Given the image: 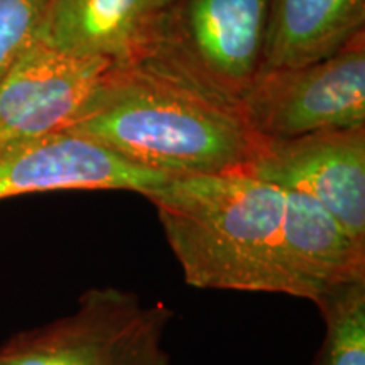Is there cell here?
I'll return each mask as SVG.
<instances>
[{
  "instance_id": "obj_1",
  "label": "cell",
  "mask_w": 365,
  "mask_h": 365,
  "mask_svg": "<svg viewBox=\"0 0 365 365\" xmlns=\"http://www.w3.org/2000/svg\"><path fill=\"white\" fill-rule=\"evenodd\" d=\"M71 129L168 178L247 173L262 137L237 107L144 66H112Z\"/></svg>"
},
{
  "instance_id": "obj_2",
  "label": "cell",
  "mask_w": 365,
  "mask_h": 365,
  "mask_svg": "<svg viewBox=\"0 0 365 365\" xmlns=\"http://www.w3.org/2000/svg\"><path fill=\"white\" fill-rule=\"evenodd\" d=\"M156 208L186 284L298 298L286 254V191L247 173L173 178Z\"/></svg>"
},
{
  "instance_id": "obj_3",
  "label": "cell",
  "mask_w": 365,
  "mask_h": 365,
  "mask_svg": "<svg viewBox=\"0 0 365 365\" xmlns=\"http://www.w3.org/2000/svg\"><path fill=\"white\" fill-rule=\"evenodd\" d=\"M269 7L271 0H173L137 66L239 108L262 68Z\"/></svg>"
},
{
  "instance_id": "obj_4",
  "label": "cell",
  "mask_w": 365,
  "mask_h": 365,
  "mask_svg": "<svg viewBox=\"0 0 365 365\" xmlns=\"http://www.w3.org/2000/svg\"><path fill=\"white\" fill-rule=\"evenodd\" d=\"M175 312L134 291L90 287L66 317L0 345V365H171L163 339Z\"/></svg>"
},
{
  "instance_id": "obj_5",
  "label": "cell",
  "mask_w": 365,
  "mask_h": 365,
  "mask_svg": "<svg viewBox=\"0 0 365 365\" xmlns=\"http://www.w3.org/2000/svg\"><path fill=\"white\" fill-rule=\"evenodd\" d=\"M239 110L262 139L365 127V31L318 61L261 70Z\"/></svg>"
},
{
  "instance_id": "obj_6",
  "label": "cell",
  "mask_w": 365,
  "mask_h": 365,
  "mask_svg": "<svg viewBox=\"0 0 365 365\" xmlns=\"http://www.w3.org/2000/svg\"><path fill=\"white\" fill-rule=\"evenodd\" d=\"M247 175L317 200L365 245V127L264 139Z\"/></svg>"
},
{
  "instance_id": "obj_7",
  "label": "cell",
  "mask_w": 365,
  "mask_h": 365,
  "mask_svg": "<svg viewBox=\"0 0 365 365\" xmlns=\"http://www.w3.org/2000/svg\"><path fill=\"white\" fill-rule=\"evenodd\" d=\"M112 66L34 36L0 83V149L71 125Z\"/></svg>"
},
{
  "instance_id": "obj_8",
  "label": "cell",
  "mask_w": 365,
  "mask_h": 365,
  "mask_svg": "<svg viewBox=\"0 0 365 365\" xmlns=\"http://www.w3.org/2000/svg\"><path fill=\"white\" fill-rule=\"evenodd\" d=\"M170 180L125 161L71 129L0 149V200L71 190H124L144 195Z\"/></svg>"
},
{
  "instance_id": "obj_9",
  "label": "cell",
  "mask_w": 365,
  "mask_h": 365,
  "mask_svg": "<svg viewBox=\"0 0 365 365\" xmlns=\"http://www.w3.org/2000/svg\"><path fill=\"white\" fill-rule=\"evenodd\" d=\"M173 0H49L39 39L76 56L137 65Z\"/></svg>"
},
{
  "instance_id": "obj_10",
  "label": "cell",
  "mask_w": 365,
  "mask_h": 365,
  "mask_svg": "<svg viewBox=\"0 0 365 365\" xmlns=\"http://www.w3.org/2000/svg\"><path fill=\"white\" fill-rule=\"evenodd\" d=\"M286 191V254L298 298L317 301L331 287L365 281V245L317 200Z\"/></svg>"
},
{
  "instance_id": "obj_11",
  "label": "cell",
  "mask_w": 365,
  "mask_h": 365,
  "mask_svg": "<svg viewBox=\"0 0 365 365\" xmlns=\"http://www.w3.org/2000/svg\"><path fill=\"white\" fill-rule=\"evenodd\" d=\"M364 31L365 0H271L261 70L318 61Z\"/></svg>"
},
{
  "instance_id": "obj_12",
  "label": "cell",
  "mask_w": 365,
  "mask_h": 365,
  "mask_svg": "<svg viewBox=\"0 0 365 365\" xmlns=\"http://www.w3.org/2000/svg\"><path fill=\"white\" fill-rule=\"evenodd\" d=\"M314 304L325 339L309 365H365V281L331 287Z\"/></svg>"
},
{
  "instance_id": "obj_13",
  "label": "cell",
  "mask_w": 365,
  "mask_h": 365,
  "mask_svg": "<svg viewBox=\"0 0 365 365\" xmlns=\"http://www.w3.org/2000/svg\"><path fill=\"white\" fill-rule=\"evenodd\" d=\"M49 0H0V83L38 33Z\"/></svg>"
}]
</instances>
